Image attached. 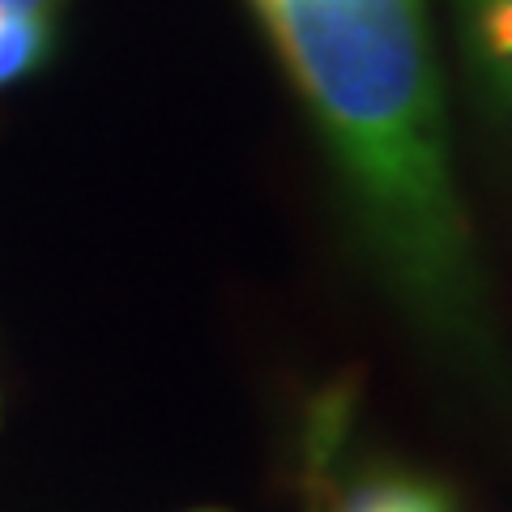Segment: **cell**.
Segmentation results:
<instances>
[{
  "mask_svg": "<svg viewBox=\"0 0 512 512\" xmlns=\"http://www.w3.org/2000/svg\"><path fill=\"white\" fill-rule=\"evenodd\" d=\"M325 137L402 308L453 355H487V303L448 163L423 0H252Z\"/></svg>",
  "mask_w": 512,
  "mask_h": 512,
  "instance_id": "obj_1",
  "label": "cell"
},
{
  "mask_svg": "<svg viewBox=\"0 0 512 512\" xmlns=\"http://www.w3.org/2000/svg\"><path fill=\"white\" fill-rule=\"evenodd\" d=\"M333 512H457V508H453V495L440 483L393 470V474H376V478H363L359 487H350L346 500Z\"/></svg>",
  "mask_w": 512,
  "mask_h": 512,
  "instance_id": "obj_2",
  "label": "cell"
},
{
  "mask_svg": "<svg viewBox=\"0 0 512 512\" xmlns=\"http://www.w3.org/2000/svg\"><path fill=\"white\" fill-rule=\"evenodd\" d=\"M52 52V13L13 9L0 13V86H13L30 69H39Z\"/></svg>",
  "mask_w": 512,
  "mask_h": 512,
  "instance_id": "obj_3",
  "label": "cell"
},
{
  "mask_svg": "<svg viewBox=\"0 0 512 512\" xmlns=\"http://www.w3.org/2000/svg\"><path fill=\"white\" fill-rule=\"evenodd\" d=\"M474 52L487 64L495 86L512 94V0H483L474 5Z\"/></svg>",
  "mask_w": 512,
  "mask_h": 512,
  "instance_id": "obj_4",
  "label": "cell"
},
{
  "mask_svg": "<svg viewBox=\"0 0 512 512\" xmlns=\"http://www.w3.org/2000/svg\"><path fill=\"white\" fill-rule=\"evenodd\" d=\"M60 5V0H0V13H13V9H43L52 13Z\"/></svg>",
  "mask_w": 512,
  "mask_h": 512,
  "instance_id": "obj_5",
  "label": "cell"
},
{
  "mask_svg": "<svg viewBox=\"0 0 512 512\" xmlns=\"http://www.w3.org/2000/svg\"><path fill=\"white\" fill-rule=\"evenodd\" d=\"M461 5H466V9H474V5H483V0H461Z\"/></svg>",
  "mask_w": 512,
  "mask_h": 512,
  "instance_id": "obj_6",
  "label": "cell"
},
{
  "mask_svg": "<svg viewBox=\"0 0 512 512\" xmlns=\"http://www.w3.org/2000/svg\"><path fill=\"white\" fill-rule=\"evenodd\" d=\"M192 512H227V508H192Z\"/></svg>",
  "mask_w": 512,
  "mask_h": 512,
  "instance_id": "obj_7",
  "label": "cell"
}]
</instances>
